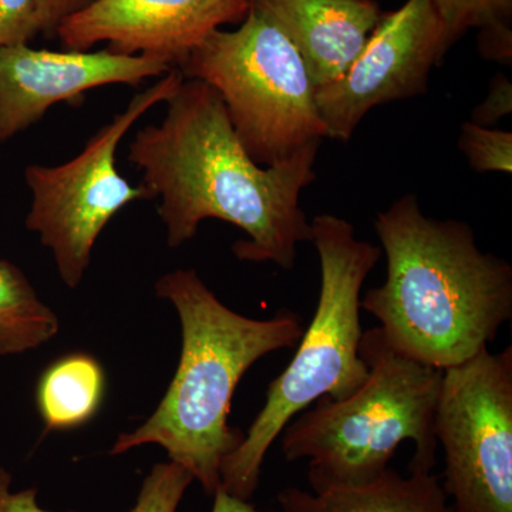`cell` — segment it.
Listing matches in <instances>:
<instances>
[{"label": "cell", "instance_id": "6da1fadb", "mask_svg": "<svg viewBox=\"0 0 512 512\" xmlns=\"http://www.w3.org/2000/svg\"><path fill=\"white\" fill-rule=\"evenodd\" d=\"M165 104L163 121L137 131L127 158L143 173L141 185L150 198L160 200L168 245L180 247L202 221L214 218L247 234L232 247L238 259L274 262L291 271L298 245L312 238L301 194L316 180L320 141L262 167L207 83L184 77Z\"/></svg>", "mask_w": 512, "mask_h": 512}, {"label": "cell", "instance_id": "7a4b0ae2", "mask_svg": "<svg viewBox=\"0 0 512 512\" xmlns=\"http://www.w3.org/2000/svg\"><path fill=\"white\" fill-rule=\"evenodd\" d=\"M387 278L360 306L387 345L446 370L487 349L512 318V266L481 251L464 221L426 217L407 194L377 214Z\"/></svg>", "mask_w": 512, "mask_h": 512}, {"label": "cell", "instance_id": "3957f363", "mask_svg": "<svg viewBox=\"0 0 512 512\" xmlns=\"http://www.w3.org/2000/svg\"><path fill=\"white\" fill-rule=\"evenodd\" d=\"M156 292L180 316V363L153 416L133 433L121 434L110 454L158 444L173 463L200 481L205 493L214 495L221 484L222 461L244 439V433L228 424L238 383L261 357L295 348L305 328L289 311L264 320L239 315L197 272L187 269L161 276Z\"/></svg>", "mask_w": 512, "mask_h": 512}, {"label": "cell", "instance_id": "277c9868", "mask_svg": "<svg viewBox=\"0 0 512 512\" xmlns=\"http://www.w3.org/2000/svg\"><path fill=\"white\" fill-rule=\"evenodd\" d=\"M366 382L342 400L323 397L282 431L288 461L308 460L313 493L362 487L382 477L397 448L414 446L409 471L431 473L443 370L397 353L379 328L363 332Z\"/></svg>", "mask_w": 512, "mask_h": 512}, {"label": "cell", "instance_id": "5b68a950", "mask_svg": "<svg viewBox=\"0 0 512 512\" xmlns=\"http://www.w3.org/2000/svg\"><path fill=\"white\" fill-rule=\"evenodd\" d=\"M311 229L322 278L318 306L291 363L269 384L261 412L222 461L220 487L239 500L254 495L266 453L293 417L323 397L346 399L369 375L360 356V292L382 248L357 239L352 222L336 215H316Z\"/></svg>", "mask_w": 512, "mask_h": 512}, {"label": "cell", "instance_id": "8992f818", "mask_svg": "<svg viewBox=\"0 0 512 512\" xmlns=\"http://www.w3.org/2000/svg\"><path fill=\"white\" fill-rule=\"evenodd\" d=\"M178 69L220 94L235 133L259 165L281 163L328 138L302 57L255 10L237 29L212 33Z\"/></svg>", "mask_w": 512, "mask_h": 512}, {"label": "cell", "instance_id": "52a82bcc", "mask_svg": "<svg viewBox=\"0 0 512 512\" xmlns=\"http://www.w3.org/2000/svg\"><path fill=\"white\" fill-rule=\"evenodd\" d=\"M183 82L184 74L173 67L137 93L72 160L26 167L25 181L32 194L26 228L52 251L57 272L69 288L83 281L94 244L107 224L131 202L150 200L143 185H131L119 173L117 150L134 123L170 99Z\"/></svg>", "mask_w": 512, "mask_h": 512}, {"label": "cell", "instance_id": "ba28073f", "mask_svg": "<svg viewBox=\"0 0 512 512\" xmlns=\"http://www.w3.org/2000/svg\"><path fill=\"white\" fill-rule=\"evenodd\" d=\"M454 512H512V349L443 370L434 417Z\"/></svg>", "mask_w": 512, "mask_h": 512}, {"label": "cell", "instance_id": "9c48e42d", "mask_svg": "<svg viewBox=\"0 0 512 512\" xmlns=\"http://www.w3.org/2000/svg\"><path fill=\"white\" fill-rule=\"evenodd\" d=\"M450 47L431 0H407L382 13L345 76L315 89L328 138L349 141L370 110L426 93L431 70Z\"/></svg>", "mask_w": 512, "mask_h": 512}, {"label": "cell", "instance_id": "30bf717a", "mask_svg": "<svg viewBox=\"0 0 512 512\" xmlns=\"http://www.w3.org/2000/svg\"><path fill=\"white\" fill-rule=\"evenodd\" d=\"M251 0H97L57 29L66 50L99 43L126 56H148L180 67L212 33L247 18Z\"/></svg>", "mask_w": 512, "mask_h": 512}, {"label": "cell", "instance_id": "8fae6325", "mask_svg": "<svg viewBox=\"0 0 512 512\" xmlns=\"http://www.w3.org/2000/svg\"><path fill=\"white\" fill-rule=\"evenodd\" d=\"M173 67L148 56L110 52H53L25 45L0 47V143L18 136L59 103L111 84L138 86Z\"/></svg>", "mask_w": 512, "mask_h": 512}, {"label": "cell", "instance_id": "7c38bea8", "mask_svg": "<svg viewBox=\"0 0 512 512\" xmlns=\"http://www.w3.org/2000/svg\"><path fill=\"white\" fill-rule=\"evenodd\" d=\"M298 50L315 89L345 76L382 10L375 0H251Z\"/></svg>", "mask_w": 512, "mask_h": 512}, {"label": "cell", "instance_id": "4fadbf2b", "mask_svg": "<svg viewBox=\"0 0 512 512\" xmlns=\"http://www.w3.org/2000/svg\"><path fill=\"white\" fill-rule=\"evenodd\" d=\"M282 512H454L443 483L431 473L389 470L362 487L313 493L288 487L278 494Z\"/></svg>", "mask_w": 512, "mask_h": 512}, {"label": "cell", "instance_id": "5bb4252c", "mask_svg": "<svg viewBox=\"0 0 512 512\" xmlns=\"http://www.w3.org/2000/svg\"><path fill=\"white\" fill-rule=\"evenodd\" d=\"M104 373L97 360L70 355L40 377L36 402L47 429L63 430L92 419L103 399Z\"/></svg>", "mask_w": 512, "mask_h": 512}, {"label": "cell", "instance_id": "9a60e30c", "mask_svg": "<svg viewBox=\"0 0 512 512\" xmlns=\"http://www.w3.org/2000/svg\"><path fill=\"white\" fill-rule=\"evenodd\" d=\"M59 332L56 313L12 262L0 259V356L20 355L45 345Z\"/></svg>", "mask_w": 512, "mask_h": 512}, {"label": "cell", "instance_id": "2e32d148", "mask_svg": "<svg viewBox=\"0 0 512 512\" xmlns=\"http://www.w3.org/2000/svg\"><path fill=\"white\" fill-rule=\"evenodd\" d=\"M451 46L468 29H481L483 57L511 63L512 0H431Z\"/></svg>", "mask_w": 512, "mask_h": 512}, {"label": "cell", "instance_id": "e0dca14e", "mask_svg": "<svg viewBox=\"0 0 512 512\" xmlns=\"http://www.w3.org/2000/svg\"><path fill=\"white\" fill-rule=\"evenodd\" d=\"M458 148L476 173H512V133L478 126H461Z\"/></svg>", "mask_w": 512, "mask_h": 512}, {"label": "cell", "instance_id": "ac0fdd59", "mask_svg": "<svg viewBox=\"0 0 512 512\" xmlns=\"http://www.w3.org/2000/svg\"><path fill=\"white\" fill-rule=\"evenodd\" d=\"M192 481L194 477L190 471L180 464L173 461L157 464L143 481L131 512H177Z\"/></svg>", "mask_w": 512, "mask_h": 512}, {"label": "cell", "instance_id": "d6986e66", "mask_svg": "<svg viewBox=\"0 0 512 512\" xmlns=\"http://www.w3.org/2000/svg\"><path fill=\"white\" fill-rule=\"evenodd\" d=\"M36 35L35 0H0V47L25 45Z\"/></svg>", "mask_w": 512, "mask_h": 512}, {"label": "cell", "instance_id": "ffe728a7", "mask_svg": "<svg viewBox=\"0 0 512 512\" xmlns=\"http://www.w3.org/2000/svg\"><path fill=\"white\" fill-rule=\"evenodd\" d=\"M511 111L512 84L510 77L505 76L504 73H498L491 80L487 97L474 109L471 119L478 126L490 127L511 114Z\"/></svg>", "mask_w": 512, "mask_h": 512}, {"label": "cell", "instance_id": "44dd1931", "mask_svg": "<svg viewBox=\"0 0 512 512\" xmlns=\"http://www.w3.org/2000/svg\"><path fill=\"white\" fill-rule=\"evenodd\" d=\"M97 0H35L39 35L56 37L57 29L64 20L89 8Z\"/></svg>", "mask_w": 512, "mask_h": 512}, {"label": "cell", "instance_id": "7402d4cb", "mask_svg": "<svg viewBox=\"0 0 512 512\" xmlns=\"http://www.w3.org/2000/svg\"><path fill=\"white\" fill-rule=\"evenodd\" d=\"M12 476L0 467V512H50L42 510L37 504L35 488L12 493Z\"/></svg>", "mask_w": 512, "mask_h": 512}, {"label": "cell", "instance_id": "603a6c76", "mask_svg": "<svg viewBox=\"0 0 512 512\" xmlns=\"http://www.w3.org/2000/svg\"><path fill=\"white\" fill-rule=\"evenodd\" d=\"M212 512H259L252 507L248 501L239 500L234 495L228 494L227 491L218 488L214 494V507Z\"/></svg>", "mask_w": 512, "mask_h": 512}]
</instances>
